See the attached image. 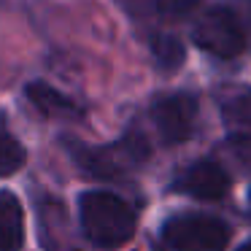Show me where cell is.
Wrapping results in <instances>:
<instances>
[{
    "label": "cell",
    "instance_id": "6da1fadb",
    "mask_svg": "<svg viewBox=\"0 0 251 251\" xmlns=\"http://www.w3.org/2000/svg\"><path fill=\"white\" fill-rule=\"evenodd\" d=\"M78 224L95 249L114 251L132 240L138 216L127 200L105 189H89L78 197Z\"/></svg>",
    "mask_w": 251,
    "mask_h": 251
},
{
    "label": "cell",
    "instance_id": "7a4b0ae2",
    "mask_svg": "<svg viewBox=\"0 0 251 251\" xmlns=\"http://www.w3.org/2000/svg\"><path fill=\"white\" fill-rule=\"evenodd\" d=\"M62 146L84 176L100 181L122 178L127 170L146 162L149 151H151L143 132H127L125 138H119L116 143H108V146H87V143L73 141V138H62Z\"/></svg>",
    "mask_w": 251,
    "mask_h": 251
},
{
    "label": "cell",
    "instance_id": "3957f363",
    "mask_svg": "<svg viewBox=\"0 0 251 251\" xmlns=\"http://www.w3.org/2000/svg\"><path fill=\"white\" fill-rule=\"evenodd\" d=\"M229 238V224L208 213H176L162 224V240L173 251H224Z\"/></svg>",
    "mask_w": 251,
    "mask_h": 251
},
{
    "label": "cell",
    "instance_id": "277c9868",
    "mask_svg": "<svg viewBox=\"0 0 251 251\" xmlns=\"http://www.w3.org/2000/svg\"><path fill=\"white\" fill-rule=\"evenodd\" d=\"M192 38L200 49H205L213 57H222V60H232V57L246 51L243 19L229 6L208 8L192 27Z\"/></svg>",
    "mask_w": 251,
    "mask_h": 251
},
{
    "label": "cell",
    "instance_id": "5b68a950",
    "mask_svg": "<svg viewBox=\"0 0 251 251\" xmlns=\"http://www.w3.org/2000/svg\"><path fill=\"white\" fill-rule=\"evenodd\" d=\"M227 143L232 154L251 168V87L249 84H224L216 92Z\"/></svg>",
    "mask_w": 251,
    "mask_h": 251
},
{
    "label": "cell",
    "instance_id": "8992f818",
    "mask_svg": "<svg viewBox=\"0 0 251 251\" xmlns=\"http://www.w3.org/2000/svg\"><path fill=\"white\" fill-rule=\"evenodd\" d=\"M197 98L189 92L162 95L151 103V122L165 146H178L195 135L197 127Z\"/></svg>",
    "mask_w": 251,
    "mask_h": 251
},
{
    "label": "cell",
    "instance_id": "52a82bcc",
    "mask_svg": "<svg viewBox=\"0 0 251 251\" xmlns=\"http://www.w3.org/2000/svg\"><path fill=\"white\" fill-rule=\"evenodd\" d=\"M173 192H181L195 200H222L229 192V176L213 159H197L176 176Z\"/></svg>",
    "mask_w": 251,
    "mask_h": 251
},
{
    "label": "cell",
    "instance_id": "ba28073f",
    "mask_svg": "<svg viewBox=\"0 0 251 251\" xmlns=\"http://www.w3.org/2000/svg\"><path fill=\"white\" fill-rule=\"evenodd\" d=\"M38 229L46 251H81L71 232V219H68L62 202L57 200L38 202Z\"/></svg>",
    "mask_w": 251,
    "mask_h": 251
},
{
    "label": "cell",
    "instance_id": "9c48e42d",
    "mask_svg": "<svg viewBox=\"0 0 251 251\" xmlns=\"http://www.w3.org/2000/svg\"><path fill=\"white\" fill-rule=\"evenodd\" d=\"M25 95H27L30 103H33L44 116H49V119H68V122L81 119V108H78L68 95H62L57 87H51V84H46V81H30L27 87H25Z\"/></svg>",
    "mask_w": 251,
    "mask_h": 251
},
{
    "label": "cell",
    "instance_id": "30bf717a",
    "mask_svg": "<svg viewBox=\"0 0 251 251\" xmlns=\"http://www.w3.org/2000/svg\"><path fill=\"white\" fill-rule=\"evenodd\" d=\"M25 246V211L14 192L0 189V251H19Z\"/></svg>",
    "mask_w": 251,
    "mask_h": 251
},
{
    "label": "cell",
    "instance_id": "8fae6325",
    "mask_svg": "<svg viewBox=\"0 0 251 251\" xmlns=\"http://www.w3.org/2000/svg\"><path fill=\"white\" fill-rule=\"evenodd\" d=\"M25 162H27V151L17 141V135L8 130L6 116L0 114V178L14 176L17 170H22Z\"/></svg>",
    "mask_w": 251,
    "mask_h": 251
},
{
    "label": "cell",
    "instance_id": "7c38bea8",
    "mask_svg": "<svg viewBox=\"0 0 251 251\" xmlns=\"http://www.w3.org/2000/svg\"><path fill=\"white\" fill-rule=\"evenodd\" d=\"M151 54H154V60H157V65L170 73L184 62L186 51H184V44H181L176 35L162 33V35H154L151 38Z\"/></svg>",
    "mask_w": 251,
    "mask_h": 251
},
{
    "label": "cell",
    "instance_id": "4fadbf2b",
    "mask_svg": "<svg viewBox=\"0 0 251 251\" xmlns=\"http://www.w3.org/2000/svg\"><path fill=\"white\" fill-rule=\"evenodd\" d=\"M238 251H251V240H246V243L243 246H240V249Z\"/></svg>",
    "mask_w": 251,
    "mask_h": 251
},
{
    "label": "cell",
    "instance_id": "5bb4252c",
    "mask_svg": "<svg viewBox=\"0 0 251 251\" xmlns=\"http://www.w3.org/2000/svg\"><path fill=\"white\" fill-rule=\"evenodd\" d=\"M249 200H251V195H249Z\"/></svg>",
    "mask_w": 251,
    "mask_h": 251
}]
</instances>
